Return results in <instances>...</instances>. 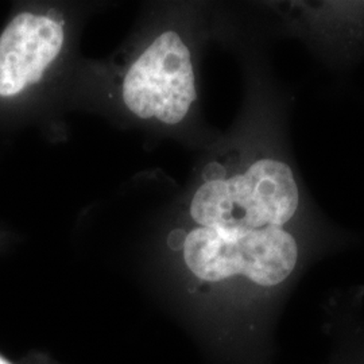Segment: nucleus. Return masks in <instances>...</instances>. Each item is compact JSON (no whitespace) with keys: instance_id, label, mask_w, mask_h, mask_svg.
I'll use <instances>...</instances> for the list:
<instances>
[{"instance_id":"f03ea898","label":"nucleus","mask_w":364,"mask_h":364,"mask_svg":"<svg viewBox=\"0 0 364 364\" xmlns=\"http://www.w3.org/2000/svg\"><path fill=\"white\" fill-rule=\"evenodd\" d=\"M122 100L132 115L176 126L197 102L193 55L181 34L156 36L127 69Z\"/></svg>"},{"instance_id":"7ed1b4c3","label":"nucleus","mask_w":364,"mask_h":364,"mask_svg":"<svg viewBox=\"0 0 364 364\" xmlns=\"http://www.w3.org/2000/svg\"><path fill=\"white\" fill-rule=\"evenodd\" d=\"M64 41L63 23L50 15L15 16L0 36V96L11 97L38 82Z\"/></svg>"},{"instance_id":"f257e3e1","label":"nucleus","mask_w":364,"mask_h":364,"mask_svg":"<svg viewBox=\"0 0 364 364\" xmlns=\"http://www.w3.org/2000/svg\"><path fill=\"white\" fill-rule=\"evenodd\" d=\"M257 92L250 127L210 156L188 203L180 248L207 285H284L299 266L302 235L321 218L290 146V93L272 84Z\"/></svg>"},{"instance_id":"20e7f679","label":"nucleus","mask_w":364,"mask_h":364,"mask_svg":"<svg viewBox=\"0 0 364 364\" xmlns=\"http://www.w3.org/2000/svg\"><path fill=\"white\" fill-rule=\"evenodd\" d=\"M0 364H13V363H10V362H9V360H7V359H4V358H3V356H0Z\"/></svg>"}]
</instances>
